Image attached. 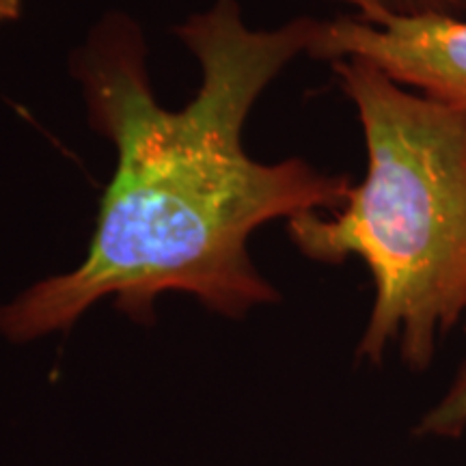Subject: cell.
Returning a JSON list of instances; mask_svg holds the SVG:
<instances>
[{
  "instance_id": "5b68a950",
  "label": "cell",
  "mask_w": 466,
  "mask_h": 466,
  "mask_svg": "<svg viewBox=\"0 0 466 466\" xmlns=\"http://www.w3.org/2000/svg\"><path fill=\"white\" fill-rule=\"evenodd\" d=\"M346 3L350 7L354 5H376V7L391 11L400 15H419V14H439V15H456L466 17V0H337Z\"/></svg>"
},
{
  "instance_id": "3957f363",
  "label": "cell",
  "mask_w": 466,
  "mask_h": 466,
  "mask_svg": "<svg viewBox=\"0 0 466 466\" xmlns=\"http://www.w3.org/2000/svg\"><path fill=\"white\" fill-rule=\"evenodd\" d=\"M359 17L319 22L309 55L360 58L401 86L466 115V17L400 15L354 5Z\"/></svg>"
},
{
  "instance_id": "7a4b0ae2",
  "label": "cell",
  "mask_w": 466,
  "mask_h": 466,
  "mask_svg": "<svg viewBox=\"0 0 466 466\" xmlns=\"http://www.w3.org/2000/svg\"><path fill=\"white\" fill-rule=\"evenodd\" d=\"M367 145V175L330 217L288 220L309 259L359 258L374 281L359 357L389 346L410 367L432 363L439 335L466 319V115L430 100L360 58L333 61Z\"/></svg>"
},
{
  "instance_id": "8992f818",
  "label": "cell",
  "mask_w": 466,
  "mask_h": 466,
  "mask_svg": "<svg viewBox=\"0 0 466 466\" xmlns=\"http://www.w3.org/2000/svg\"><path fill=\"white\" fill-rule=\"evenodd\" d=\"M22 11V0H0V25L15 20Z\"/></svg>"
},
{
  "instance_id": "277c9868",
  "label": "cell",
  "mask_w": 466,
  "mask_h": 466,
  "mask_svg": "<svg viewBox=\"0 0 466 466\" xmlns=\"http://www.w3.org/2000/svg\"><path fill=\"white\" fill-rule=\"evenodd\" d=\"M466 330V319H464ZM466 430V352L453 380L445 393L436 400V404L425 412L419 425V432L425 436H441V439H451L460 436Z\"/></svg>"
},
{
  "instance_id": "6da1fadb",
  "label": "cell",
  "mask_w": 466,
  "mask_h": 466,
  "mask_svg": "<svg viewBox=\"0 0 466 466\" xmlns=\"http://www.w3.org/2000/svg\"><path fill=\"white\" fill-rule=\"evenodd\" d=\"M318 25L296 17L253 31L238 0H214L175 28L199 61L201 86L188 106L168 110L151 91L141 28L121 11L104 15L74 69L91 126L116 149L115 175L83 264L0 307V335L26 343L67 330L104 299L143 324L167 291L227 318L275 302L248 258V236L275 218L335 212L350 182L305 160L248 158L242 127L261 91L311 48Z\"/></svg>"
}]
</instances>
